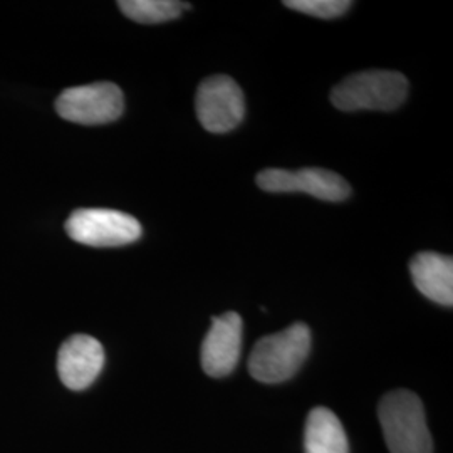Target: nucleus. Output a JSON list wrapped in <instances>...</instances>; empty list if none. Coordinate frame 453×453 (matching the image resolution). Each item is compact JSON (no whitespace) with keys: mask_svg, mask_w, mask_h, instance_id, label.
Masks as SVG:
<instances>
[{"mask_svg":"<svg viewBox=\"0 0 453 453\" xmlns=\"http://www.w3.org/2000/svg\"><path fill=\"white\" fill-rule=\"evenodd\" d=\"M389 453H432L434 441L428 432L421 400L408 389H396L383 396L378 406Z\"/></svg>","mask_w":453,"mask_h":453,"instance_id":"obj_1","label":"nucleus"},{"mask_svg":"<svg viewBox=\"0 0 453 453\" xmlns=\"http://www.w3.org/2000/svg\"><path fill=\"white\" fill-rule=\"evenodd\" d=\"M311 351V329L296 323L280 333L265 336L254 346L249 372L260 383L275 385L291 380Z\"/></svg>","mask_w":453,"mask_h":453,"instance_id":"obj_2","label":"nucleus"},{"mask_svg":"<svg viewBox=\"0 0 453 453\" xmlns=\"http://www.w3.org/2000/svg\"><path fill=\"white\" fill-rule=\"evenodd\" d=\"M408 80L396 71H363L348 76L331 91V103L341 111H393L405 103Z\"/></svg>","mask_w":453,"mask_h":453,"instance_id":"obj_3","label":"nucleus"},{"mask_svg":"<svg viewBox=\"0 0 453 453\" xmlns=\"http://www.w3.org/2000/svg\"><path fill=\"white\" fill-rule=\"evenodd\" d=\"M67 235L89 247H121L142 237L140 222L128 213L111 209H80L65 220Z\"/></svg>","mask_w":453,"mask_h":453,"instance_id":"obj_4","label":"nucleus"},{"mask_svg":"<svg viewBox=\"0 0 453 453\" xmlns=\"http://www.w3.org/2000/svg\"><path fill=\"white\" fill-rule=\"evenodd\" d=\"M125 110V97L113 82L69 88L56 101L59 116L78 125L95 127L116 121Z\"/></svg>","mask_w":453,"mask_h":453,"instance_id":"obj_5","label":"nucleus"},{"mask_svg":"<svg viewBox=\"0 0 453 453\" xmlns=\"http://www.w3.org/2000/svg\"><path fill=\"white\" fill-rule=\"evenodd\" d=\"M195 108L200 125L211 133H226L242 123L245 99L237 82L226 74L207 78L198 86Z\"/></svg>","mask_w":453,"mask_h":453,"instance_id":"obj_6","label":"nucleus"},{"mask_svg":"<svg viewBox=\"0 0 453 453\" xmlns=\"http://www.w3.org/2000/svg\"><path fill=\"white\" fill-rule=\"evenodd\" d=\"M256 180L259 188L271 194L304 192L326 202H341L351 195L349 183L326 168H301L297 172L267 168Z\"/></svg>","mask_w":453,"mask_h":453,"instance_id":"obj_7","label":"nucleus"},{"mask_svg":"<svg viewBox=\"0 0 453 453\" xmlns=\"http://www.w3.org/2000/svg\"><path fill=\"white\" fill-rule=\"evenodd\" d=\"M242 318L226 312L211 319L202 344V368L211 378H224L235 370L242 351Z\"/></svg>","mask_w":453,"mask_h":453,"instance_id":"obj_8","label":"nucleus"},{"mask_svg":"<svg viewBox=\"0 0 453 453\" xmlns=\"http://www.w3.org/2000/svg\"><path fill=\"white\" fill-rule=\"evenodd\" d=\"M104 366V349L88 334L65 340L58 355V372L65 388L81 391L95 383Z\"/></svg>","mask_w":453,"mask_h":453,"instance_id":"obj_9","label":"nucleus"},{"mask_svg":"<svg viewBox=\"0 0 453 453\" xmlns=\"http://www.w3.org/2000/svg\"><path fill=\"white\" fill-rule=\"evenodd\" d=\"M417 289L430 301L452 308L453 259L437 252H420L410 262Z\"/></svg>","mask_w":453,"mask_h":453,"instance_id":"obj_10","label":"nucleus"},{"mask_svg":"<svg viewBox=\"0 0 453 453\" xmlns=\"http://www.w3.org/2000/svg\"><path fill=\"white\" fill-rule=\"evenodd\" d=\"M306 453H349L348 437L340 418L329 408H314L304 430Z\"/></svg>","mask_w":453,"mask_h":453,"instance_id":"obj_11","label":"nucleus"},{"mask_svg":"<svg viewBox=\"0 0 453 453\" xmlns=\"http://www.w3.org/2000/svg\"><path fill=\"white\" fill-rule=\"evenodd\" d=\"M118 7L138 24H162L180 17L181 11H188L190 4L177 0H121Z\"/></svg>","mask_w":453,"mask_h":453,"instance_id":"obj_12","label":"nucleus"},{"mask_svg":"<svg viewBox=\"0 0 453 453\" xmlns=\"http://www.w3.org/2000/svg\"><path fill=\"white\" fill-rule=\"evenodd\" d=\"M284 5L308 16L336 19L349 11L351 2L348 0H286Z\"/></svg>","mask_w":453,"mask_h":453,"instance_id":"obj_13","label":"nucleus"}]
</instances>
